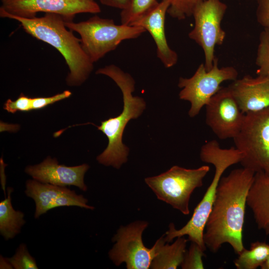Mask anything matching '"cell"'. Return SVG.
I'll return each instance as SVG.
<instances>
[{
    "label": "cell",
    "mask_w": 269,
    "mask_h": 269,
    "mask_svg": "<svg viewBox=\"0 0 269 269\" xmlns=\"http://www.w3.org/2000/svg\"><path fill=\"white\" fill-rule=\"evenodd\" d=\"M255 173L245 167L222 176L206 222L203 240L210 252L228 243L239 255L244 249L243 231L247 198Z\"/></svg>",
    "instance_id": "cell-1"
},
{
    "label": "cell",
    "mask_w": 269,
    "mask_h": 269,
    "mask_svg": "<svg viewBox=\"0 0 269 269\" xmlns=\"http://www.w3.org/2000/svg\"><path fill=\"white\" fill-rule=\"evenodd\" d=\"M0 16L17 21L27 33L59 52L69 70L66 79L67 85L80 86L88 79L94 68V63L84 50L80 39L66 27V21L61 15L46 13L41 17L27 18L0 10Z\"/></svg>",
    "instance_id": "cell-2"
},
{
    "label": "cell",
    "mask_w": 269,
    "mask_h": 269,
    "mask_svg": "<svg viewBox=\"0 0 269 269\" xmlns=\"http://www.w3.org/2000/svg\"><path fill=\"white\" fill-rule=\"evenodd\" d=\"M96 74L111 78L121 89L124 107L122 113L115 118L101 122L97 126L108 137L109 142L105 150L97 157L98 161L106 166L119 169L127 161L129 148L122 141L123 134L128 123L140 116L145 109V102L139 97L133 96L135 82L132 76L115 65L111 64L98 69Z\"/></svg>",
    "instance_id": "cell-3"
},
{
    "label": "cell",
    "mask_w": 269,
    "mask_h": 269,
    "mask_svg": "<svg viewBox=\"0 0 269 269\" xmlns=\"http://www.w3.org/2000/svg\"><path fill=\"white\" fill-rule=\"evenodd\" d=\"M200 157L202 161L212 164L215 167L212 182L189 221L179 230L175 229L173 223H170L164 239L168 243L175 238L187 235L188 240L196 243L205 251L207 248L203 240L204 230L213 206L218 185L225 171L230 166L240 163L243 155L235 147L222 148L216 140H211L202 146Z\"/></svg>",
    "instance_id": "cell-4"
},
{
    "label": "cell",
    "mask_w": 269,
    "mask_h": 269,
    "mask_svg": "<svg viewBox=\"0 0 269 269\" xmlns=\"http://www.w3.org/2000/svg\"><path fill=\"white\" fill-rule=\"evenodd\" d=\"M65 24L80 35L82 46L93 63L115 50L123 40L136 38L146 31L140 26L117 25L112 19L97 15L85 21Z\"/></svg>",
    "instance_id": "cell-5"
},
{
    "label": "cell",
    "mask_w": 269,
    "mask_h": 269,
    "mask_svg": "<svg viewBox=\"0 0 269 269\" xmlns=\"http://www.w3.org/2000/svg\"><path fill=\"white\" fill-rule=\"evenodd\" d=\"M210 170L208 165L187 169L173 166L158 175L145 179L157 198L170 205L184 215H188L189 203L194 190L201 187Z\"/></svg>",
    "instance_id": "cell-6"
},
{
    "label": "cell",
    "mask_w": 269,
    "mask_h": 269,
    "mask_svg": "<svg viewBox=\"0 0 269 269\" xmlns=\"http://www.w3.org/2000/svg\"><path fill=\"white\" fill-rule=\"evenodd\" d=\"M243 155V167L269 173V108L245 114L242 127L233 138Z\"/></svg>",
    "instance_id": "cell-7"
},
{
    "label": "cell",
    "mask_w": 269,
    "mask_h": 269,
    "mask_svg": "<svg viewBox=\"0 0 269 269\" xmlns=\"http://www.w3.org/2000/svg\"><path fill=\"white\" fill-rule=\"evenodd\" d=\"M218 61L216 57L209 70H206L204 63H201L192 77L179 79L178 86L182 89L179 97L190 103L188 115L191 118L198 115L222 88L223 82L237 79L238 72L236 68L232 66L219 68Z\"/></svg>",
    "instance_id": "cell-8"
},
{
    "label": "cell",
    "mask_w": 269,
    "mask_h": 269,
    "mask_svg": "<svg viewBox=\"0 0 269 269\" xmlns=\"http://www.w3.org/2000/svg\"><path fill=\"white\" fill-rule=\"evenodd\" d=\"M227 9V5L221 0H202L192 12L194 27L188 35L203 49L207 70L213 66L216 46L222 45L225 38L221 23Z\"/></svg>",
    "instance_id": "cell-9"
},
{
    "label": "cell",
    "mask_w": 269,
    "mask_h": 269,
    "mask_svg": "<svg viewBox=\"0 0 269 269\" xmlns=\"http://www.w3.org/2000/svg\"><path fill=\"white\" fill-rule=\"evenodd\" d=\"M146 221H137L119 228L112 241L116 242L109 252L111 260L117 266L125 263L128 269H148L154 257L153 247L148 249L142 240Z\"/></svg>",
    "instance_id": "cell-10"
},
{
    "label": "cell",
    "mask_w": 269,
    "mask_h": 269,
    "mask_svg": "<svg viewBox=\"0 0 269 269\" xmlns=\"http://www.w3.org/2000/svg\"><path fill=\"white\" fill-rule=\"evenodd\" d=\"M1 2L0 11L27 18L43 12L59 14L66 21H71L77 14L101 11L95 0H1Z\"/></svg>",
    "instance_id": "cell-11"
},
{
    "label": "cell",
    "mask_w": 269,
    "mask_h": 269,
    "mask_svg": "<svg viewBox=\"0 0 269 269\" xmlns=\"http://www.w3.org/2000/svg\"><path fill=\"white\" fill-rule=\"evenodd\" d=\"M206 124L220 139L233 138L239 132L245 114L229 88L222 87L206 105Z\"/></svg>",
    "instance_id": "cell-12"
},
{
    "label": "cell",
    "mask_w": 269,
    "mask_h": 269,
    "mask_svg": "<svg viewBox=\"0 0 269 269\" xmlns=\"http://www.w3.org/2000/svg\"><path fill=\"white\" fill-rule=\"evenodd\" d=\"M25 195L32 199L35 204L34 218L53 208L64 206H77L93 210L94 207L87 204L88 199L77 194L65 186L43 183L34 179L26 181Z\"/></svg>",
    "instance_id": "cell-13"
},
{
    "label": "cell",
    "mask_w": 269,
    "mask_h": 269,
    "mask_svg": "<svg viewBox=\"0 0 269 269\" xmlns=\"http://www.w3.org/2000/svg\"><path fill=\"white\" fill-rule=\"evenodd\" d=\"M89 168L85 163L75 166L59 164L56 158L48 156L39 164L26 166L25 172L43 183L65 187L72 185L85 192L88 188L84 177Z\"/></svg>",
    "instance_id": "cell-14"
},
{
    "label": "cell",
    "mask_w": 269,
    "mask_h": 269,
    "mask_svg": "<svg viewBox=\"0 0 269 269\" xmlns=\"http://www.w3.org/2000/svg\"><path fill=\"white\" fill-rule=\"evenodd\" d=\"M228 87L244 114L269 108V77L246 75Z\"/></svg>",
    "instance_id": "cell-15"
},
{
    "label": "cell",
    "mask_w": 269,
    "mask_h": 269,
    "mask_svg": "<svg viewBox=\"0 0 269 269\" xmlns=\"http://www.w3.org/2000/svg\"><path fill=\"white\" fill-rule=\"evenodd\" d=\"M170 5L169 0H161L158 5L130 25L140 26L147 31L156 45L157 56L166 68L175 65L177 53L169 46L165 33V15Z\"/></svg>",
    "instance_id": "cell-16"
},
{
    "label": "cell",
    "mask_w": 269,
    "mask_h": 269,
    "mask_svg": "<svg viewBox=\"0 0 269 269\" xmlns=\"http://www.w3.org/2000/svg\"><path fill=\"white\" fill-rule=\"evenodd\" d=\"M259 229L269 236V173H255L247 198Z\"/></svg>",
    "instance_id": "cell-17"
},
{
    "label": "cell",
    "mask_w": 269,
    "mask_h": 269,
    "mask_svg": "<svg viewBox=\"0 0 269 269\" xmlns=\"http://www.w3.org/2000/svg\"><path fill=\"white\" fill-rule=\"evenodd\" d=\"M188 240L183 236L177 237L171 245L166 242L163 236L153 246L154 255L150 268L154 269H176L180 266L186 252Z\"/></svg>",
    "instance_id": "cell-18"
},
{
    "label": "cell",
    "mask_w": 269,
    "mask_h": 269,
    "mask_svg": "<svg viewBox=\"0 0 269 269\" xmlns=\"http://www.w3.org/2000/svg\"><path fill=\"white\" fill-rule=\"evenodd\" d=\"M11 188L7 189V196L0 202V234L5 240L14 238L21 231L26 221L24 213L15 210L11 204Z\"/></svg>",
    "instance_id": "cell-19"
},
{
    "label": "cell",
    "mask_w": 269,
    "mask_h": 269,
    "mask_svg": "<svg viewBox=\"0 0 269 269\" xmlns=\"http://www.w3.org/2000/svg\"><path fill=\"white\" fill-rule=\"evenodd\" d=\"M234 261L237 269H256L261 267L269 256V245L264 242L252 243L250 249L245 248Z\"/></svg>",
    "instance_id": "cell-20"
},
{
    "label": "cell",
    "mask_w": 269,
    "mask_h": 269,
    "mask_svg": "<svg viewBox=\"0 0 269 269\" xmlns=\"http://www.w3.org/2000/svg\"><path fill=\"white\" fill-rule=\"evenodd\" d=\"M158 3L157 0H129L127 7L121 11V24L130 25L153 9Z\"/></svg>",
    "instance_id": "cell-21"
},
{
    "label": "cell",
    "mask_w": 269,
    "mask_h": 269,
    "mask_svg": "<svg viewBox=\"0 0 269 269\" xmlns=\"http://www.w3.org/2000/svg\"><path fill=\"white\" fill-rule=\"evenodd\" d=\"M256 64L257 75L269 77V31L264 29L259 37Z\"/></svg>",
    "instance_id": "cell-22"
},
{
    "label": "cell",
    "mask_w": 269,
    "mask_h": 269,
    "mask_svg": "<svg viewBox=\"0 0 269 269\" xmlns=\"http://www.w3.org/2000/svg\"><path fill=\"white\" fill-rule=\"evenodd\" d=\"M7 259L14 269H38L35 259L30 254L24 243L20 244L14 255Z\"/></svg>",
    "instance_id": "cell-23"
},
{
    "label": "cell",
    "mask_w": 269,
    "mask_h": 269,
    "mask_svg": "<svg viewBox=\"0 0 269 269\" xmlns=\"http://www.w3.org/2000/svg\"><path fill=\"white\" fill-rule=\"evenodd\" d=\"M167 13L172 17L182 20L192 15L196 4L202 0H169Z\"/></svg>",
    "instance_id": "cell-24"
},
{
    "label": "cell",
    "mask_w": 269,
    "mask_h": 269,
    "mask_svg": "<svg viewBox=\"0 0 269 269\" xmlns=\"http://www.w3.org/2000/svg\"><path fill=\"white\" fill-rule=\"evenodd\" d=\"M204 250L196 243L192 242L189 249L186 251L181 264L183 269H203L202 258L205 256Z\"/></svg>",
    "instance_id": "cell-25"
},
{
    "label": "cell",
    "mask_w": 269,
    "mask_h": 269,
    "mask_svg": "<svg viewBox=\"0 0 269 269\" xmlns=\"http://www.w3.org/2000/svg\"><path fill=\"white\" fill-rule=\"evenodd\" d=\"M3 108L8 112L13 114L17 111H30L32 110V98L21 93L18 98L14 101L8 99L4 104Z\"/></svg>",
    "instance_id": "cell-26"
},
{
    "label": "cell",
    "mask_w": 269,
    "mask_h": 269,
    "mask_svg": "<svg viewBox=\"0 0 269 269\" xmlns=\"http://www.w3.org/2000/svg\"><path fill=\"white\" fill-rule=\"evenodd\" d=\"M71 94L70 91L65 90L51 97L33 98H32V110L44 108L49 105L69 97Z\"/></svg>",
    "instance_id": "cell-27"
},
{
    "label": "cell",
    "mask_w": 269,
    "mask_h": 269,
    "mask_svg": "<svg viewBox=\"0 0 269 269\" xmlns=\"http://www.w3.org/2000/svg\"><path fill=\"white\" fill-rule=\"evenodd\" d=\"M257 21L264 30L269 31V0H257Z\"/></svg>",
    "instance_id": "cell-28"
},
{
    "label": "cell",
    "mask_w": 269,
    "mask_h": 269,
    "mask_svg": "<svg viewBox=\"0 0 269 269\" xmlns=\"http://www.w3.org/2000/svg\"><path fill=\"white\" fill-rule=\"evenodd\" d=\"M103 4L123 10L128 5L129 0H99Z\"/></svg>",
    "instance_id": "cell-29"
},
{
    "label": "cell",
    "mask_w": 269,
    "mask_h": 269,
    "mask_svg": "<svg viewBox=\"0 0 269 269\" xmlns=\"http://www.w3.org/2000/svg\"><path fill=\"white\" fill-rule=\"evenodd\" d=\"M0 269H13L7 258H3L1 256H0Z\"/></svg>",
    "instance_id": "cell-30"
},
{
    "label": "cell",
    "mask_w": 269,
    "mask_h": 269,
    "mask_svg": "<svg viewBox=\"0 0 269 269\" xmlns=\"http://www.w3.org/2000/svg\"><path fill=\"white\" fill-rule=\"evenodd\" d=\"M261 268L262 269H269V256L266 261L261 266Z\"/></svg>",
    "instance_id": "cell-31"
}]
</instances>
